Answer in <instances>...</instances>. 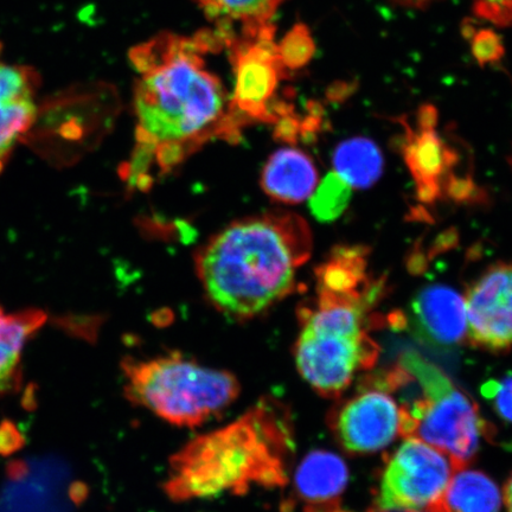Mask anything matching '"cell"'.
<instances>
[{
  "label": "cell",
  "instance_id": "9",
  "mask_svg": "<svg viewBox=\"0 0 512 512\" xmlns=\"http://www.w3.org/2000/svg\"><path fill=\"white\" fill-rule=\"evenodd\" d=\"M332 432L350 454L383 450L400 434L401 409L388 390L363 389L331 416Z\"/></svg>",
  "mask_w": 512,
  "mask_h": 512
},
{
  "label": "cell",
  "instance_id": "15",
  "mask_svg": "<svg viewBox=\"0 0 512 512\" xmlns=\"http://www.w3.org/2000/svg\"><path fill=\"white\" fill-rule=\"evenodd\" d=\"M502 495L485 473L460 469L453 472L444 495L427 508L428 512H499Z\"/></svg>",
  "mask_w": 512,
  "mask_h": 512
},
{
  "label": "cell",
  "instance_id": "21",
  "mask_svg": "<svg viewBox=\"0 0 512 512\" xmlns=\"http://www.w3.org/2000/svg\"><path fill=\"white\" fill-rule=\"evenodd\" d=\"M278 50L286 69H298L311 60L315 43L309 29L304 24H298L278 44Z\"/></svg>",
  "mask_w": 512,
  "mask_h": 512
},
{
  "label": "cell",
  "instance_id": "22",
  "mask_svg": "<svg viewBox=\"0 0 512 512\" xmlns=\"http://www.w3.org/2000/svg\"><path fill=\"white\" fill-rule=\"evenodd\" d=\"M482 392L492 402L496 413L512 424V376L485 383Z\"/></svg>",
  "mask_w": 512,
  "mask_h": 512
},
{
  "label": "cell",
  "instance_id": "10",
  "mask_svg": "<svg viewBox=\"0 0 512 512\" xmlns=\"http://www.w3.org/2000/svg\"><path fill=\"white\" fill-rule=\"evenodd\" d=\"M467 338L489 351L512 348V265L489 268L465 298Z\"/></svg>",
  "mask_w": 512,
  "mask_h": 512
},
{
  "label": "cell",
  "instance_id": "6",
  "mask_svg": "<svg viewBox=\"0 0 512 512\" xmlns=\"http://www.w3.org/2000/svg\"><path fill=\"white\" fill-rule=\"evenodd\" d=\"M399 364L420 388L419 398L400 407V434L438 448L450 458L454 470L464 469L476 456L486 431L476 403L418 352H403Z\"/></svg>",
  "mask_w": 512,
  "mask_h": 512
},
{
  "label": "cell",
  "instance_id": "18",
  "mask_svg": "<svg viewBox=\"0 0 512 512\" xmlns=\"http://www.w3.org/2000/svg\"><path fill=\"white\" fill-rule=\"evenodd\" d=\"M211 21L223 27L240 23L241 28L271 23L284 0H194Z\"/></svg>",
  "mask_w": 512,
  "mask_h": 512
},
{
  "label": "cell",
  "instance_id": "11",
  "mask_svg": "<svg viewBox=\"0 0 512 512\" xmlns=\"http://www.w3.org/2000/svg\"><path fill=\"white\" fill-rule=\"evenodd\" d=\"M348 482L349 469L341 457L313 450L294 471L292 492L283 504V512H339Z\"/></svg>",
  "mask_w": 512,
  "mask_h": 512
},
{
  "label": "cell",
  "instance_id": "4",
  "mask_svg": "<svg viewBox=\"0 0 512 512\" xmlns=\"http://www.w3.org/2000/svg\"><path fill=\"white\" fill-rule=\"evenodd\" d=\"M366 300L319 290L312 306L299 312L300 334L294 345L299 374L325 398H338L355 376L369 370L380 347L366 330Z\"/></svg>",
  "mask_w": 512,
  "mask_h": 512
},
{
  "label": "cell",
  "instance_id": "27",
  "mask_svg": "<svg viewBox=\"0 0 512 512\" xmlns=\"http://www.w3.org/2000/svg\"><path fill=\"white\" fill-rule=\"evenodd\" d=\"M510 164L512 166V152H511V157H510Z\"/></svg>",
  "mask_w": 512,
  "mask_h": 512
},
{
  "label": "cell",
  "instance_id": "17",
  "mask_svg": "<svg viewBox=\"0 0 512 512\" xmlns=\"http://www.w3.org/2000/svg\"><path fill=\"white\" fill-rule=\"evenodd\" d=\"M383 159L370 140L355 138L339 145L334 155L336 174L351 188L367 189L380 178Z\"/></svg>",
  "mask_w": 512,
  "mask_h": 512
},
{
  "label": "cell",
  "instance_id": "1",
  "mask_svg": "<svg viewBox=\"0 0 512 512\" xmlns=\"http://www.w3.org/2000/svg\"><path fill=\"white\" fill-rule=\"evenodd\" d=\"M222 47L216 30L194 37L163 32L131 50L139 73L134 88L142 149L138 162H149L156 152L159 165L169 170L214 133L229 134L235 124L230 99L204 62V56Z\"/></svg>",
  "mask_w": 512,
  "mask_h": 512
},
{
  "label": "cell",
  "instance_id": "19",
  "mask_svg": "<svg viewBox=\"0 0 512 512\" xmlns=\"http://www.w3.org/2000/svg\"><path fill=\"white\" fill-rule=\"evenodd\" d=\"M408 152L409 165L419 184L425 188L426 195H434L437 191L435 183L445 165V155L440 140L433 132H422Z\"/></svg>",
  "mask_w": 512,
  "mask_h": 512
},
{
  "label": "cell",
  "instance_id": "13",
  "mask_svg": "<svg viewBox=\"0 0 512 512\" xmlns=\"http://www.w3.org/2000/svg\"><path fill=\"white\" fill-rule=\"evenodd\" d=\"M34 69L0 61V171L37 117Z\"/></svg>",
  "mask_w": 512,
  "mask_h": 512
},
{
  "label": "cell",
  "instance_id": "25",
  "mask_svg": "<svg viewBox=\"0 0 512 512\" xmlns=\"http://www.w3.org/2000/svg\"><path fill=\"white\" fill-rule=\"evenodd\" d=\"M503 501L508 512H512V475L504 486Z\"/></svg>",
  "mask_w": 512,
  "mask_h": 512
},
{
  "label": "cell",
  "instance_id": "24",
  "mask_svg": "<svg viewBox=\"0 0 512 512\" xmlns=\"http://www.w3.org/2000/svg\"><path fill=\"white\" fill-rule=\"evenodd\" d=\"M476 15L499 27L512 25V0H473Z\"/></svg>",
  "mask_w": 512,
  "mask_h": 512
},
{
  "label": "cell",
  "instance_id": "12",
  "mask_svg": "<svg viewBox=\"0 0 512 512\" xmlns=\"http://www.w3.org/2000/svg\"><path fill=\"white\" fill-rule=\"evenodd\" d=\"M409 320L415 337L435 349L456 348L467 335L465 299L451 287L422 288L412 302Z\"/></svg>",
  "mask_w": 512,
  "mask_h": 512
},
{
  "label": "cell",
  "instance_id": "20",
  "mask_svg": "<svg viewBox=\"0 0 512 512\" xmlns=\"http://www.w3.org/2000/svg\"><path fill=\"white\" fill-rule=\"evenodd\" d=\"M351 197V187L336 172L326 176L312 196L310 207L316 219L324 222L341 216Z\"/></svg>",
  "mask_w": 512,
  "mask_h": 512
},
{
  "label": "cell",
  "instance_id": "2",
  "mask_svg": "<svg viewBox=\"0 0 512 512\" xmlns=\"http://www.w3.org/2000/svg\"><path fill=\"white\" fill-rule=\"evenodd\" d=\"M311 249L302 217L272 211L236 221L214 236L196 256L197 273L217 311L249 320L290 296Z\"/></svg>",
  "mask_w": 512,
  "mask_h": 512
},
{
  "label": "cell",
  "instance_id": "26",
  "mask_svg": "<svg viewBox=\"0 0 512 512\" xmlns=\"http://www.w3.org/2000/svg\"><path fill=\"white\" fill-rule=\"evenodd\" d=\"M393 2L403 6H409V8H425L432 0H393Z\"/></svg>",
  "mask_w": 512,
  "mask_h": 512
},
{
  "label": "cell",
  "instance_id": "7",
  "mask_svg": "<svg viewBox=\"0 0 512 512\" xmlns=\"http://www.w3.org/2000/svg\"><path fill=\"white\" fill-rule=\"evenodd\" d=\"M241 29L240 35L232 31L226 40L236 79L230 111L255 120H271L268 106L286 72L274 40L275 28L268 23Z\"/></svg>",
  "mask_w": 512,
  "mask_h": 512
},
{
  "label": "cell",
  "instance_id": "23",
  "mask_svg": "<svg viewBox=\"0 0 512 512\" xmlns=\"http://www.w3.org/2000/svg\"><path fill=\"white\" fill-rule=\"evenodd\" d=\"M472 53L480 66L498 61L504 54L501 37L488 29L476 32L472 38Z\"/></svg>",
  "mask_w": 512,
  "mask_h": 512
},
{
  "label": "cell",
  "instance_id": "3",
  "mask_svg": "<svg viewBox=\"0 0 512 512\" xmlns=\"http://www.w3.org/2000/svg\"><path fill=\"white\" fill-rule=\"evenodd\" d=\"M294 448L290 409L278 399H261L232 424L200 435L174 454L165 494L184 503L242 495L254 486L284 488Z\"/></svg>",
  "mask_w": 512,
  "mask_h": 512
},
{
  "label": "cell",
  "instance_id": "8",
  "mask_svg": "<svg viewBox=\"0 0 512 512\" xmlns=\"http://www.w3.org/2000/svg\"><path fill=\"white\" fill-rule=\"evenodd\" d=\"M454 471L438 448L407 438L383 471L377 505L382 510L427 509L444 495Z\"/></svg>",
  "mask_w": 512,
  "mask_h": 512
},
{
  "label": "cell",
  "instance_id": "16",
  "mask_svg": "<svg viewBox=\"0 0 512 512\" xmlns=\"http://www.w3.org/2000/svg\"><path fill=\"white\" fill-rule=\"evenodd\" d=\"M46 320L42 311L6 313L0 306V394L8 392L18 381L24 345Z\"/></svg>",
  "mask_w": 512,
  "mask_h": 512
},
{
  "label": "cell",
  "instance_id": "14",
  "mask_svg": "<svg viewBox=\"0 0 512 512\" xmlns=\"http://www.w3.org/2000/svg\"><path fill=\"white\" fill-rule=\"evenodd\" d=\"M318 172L312 159L297 149H281L272 155L262 172L261 185L274 200L294 204L315 191Z\"/></svg>",
  "mask_w": 512,
  "mask_h": 512
},
{
  "label": "cell",
  "instance_id": "5",
  "mask_svg": "<svg viewBox=\"0 0 512 512\" xmlns=\"http://www.w3.org/2000/svg\"><path fill=\"white\" fill-rule=\"evenodd\" d=\"M123 373L133 405L178 427L206 424L232 406L241 390L229 371L202 366L179 352L145 360L126 357Z\"/></svg>",
  "mask_w": 512,
  "mask_h": 512
}]
</instances>
